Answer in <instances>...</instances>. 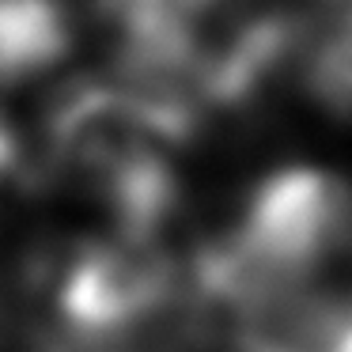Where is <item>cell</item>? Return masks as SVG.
I'll return each mask as SVG.
<instances>
[{"label":"cell","mask_w":352,"mask_h":352,"mask_svg":"<svg viewBox=\"0 0 352 352\" xmlns=\"http://www.w3.org/2000/svg\"><path fill=\"white\" fill-rule=\"evenodd\" d=\"M50 284L65 352H125L140 349L178 303L182 265L163 243L107 235L72 246Z\"/></svg>","instance_id":"6da1fadb"},{"label":"cell","mask_w":352,"mask_h":352,"mask_svg":"<svg viewBox=\"0 0 352 352\" xmlns=\"http://www.w3.org/2000/svg\"><path fill=\"white\" fill-rule=\"evenodd\" d=\"M76 50L65 0H0V91L57 72Z\"/></svg>","instance_id":"7a4b0ae2"},{"label":"cell","mask_w":352,"mask_h":352,"mask_svg":"<svg viewBox=\"0 0 352 352\" xmlns=\"http://www.w3.org/2000/svg\"><path fill=\"white\" fill-rule=\"evenodd\" d=\"M299 80L307 99L326 118L352 122V4L329 31L311 42Z\"/></svg>","instance_id":"3957f363"},{"label":"cell","mask_w":352,"mask_h":352,"mask_svg":"<svg viewBox=\"0 0 352 352\" xmlns=\"http://www.w3.org/2000/svg\"><path fill=\"white\" fill-rule=\"evenodd\" d=\"M31 152H27L23 137L16 133V125L0 114V205H8L12 197L31 186Z\"/></svg>","instance_id":"277c9868"},{"label":"cell","mask_w":352,"mask_h":352,"mask_svg":"<svg viewBox=\"0 0 352 352\" xmlns=\"http://www.w3.org/2000/svg\"><path fill=\"white\" fill-rule=\"evenodd\" d=\"M231 352H307V349L296 341H288V337H276V333H250Z\"/></svg>","instance_id":"5b68a950"},{"label":"cell","mask_w":352,"mask_h":352,"mask_svg":"<svg viewBox=\"0 0 352 352\" xmlns=\"http://www.w3.org/2000/svg\"><path fill=\"white\" fill-rule=\"evenodd\" d=\"M322 352H352V314L341 322V326H337V333L329 337V344Z\"/></svg>","instance_id":"8992f818"},{"label":"cell","mask_w":352,"mask_h":352,"mask_svg":"<svg viewBox=\"0 0 352 352\" xmlns=\"http://www.w3.org/2000/svg\"><path fill=\"white\" fill-rule=\"evenodd\" d=\"M326 4H352V0H326Z\"/></svg>","instance_id":"52a82bcc"}]
</instances>
